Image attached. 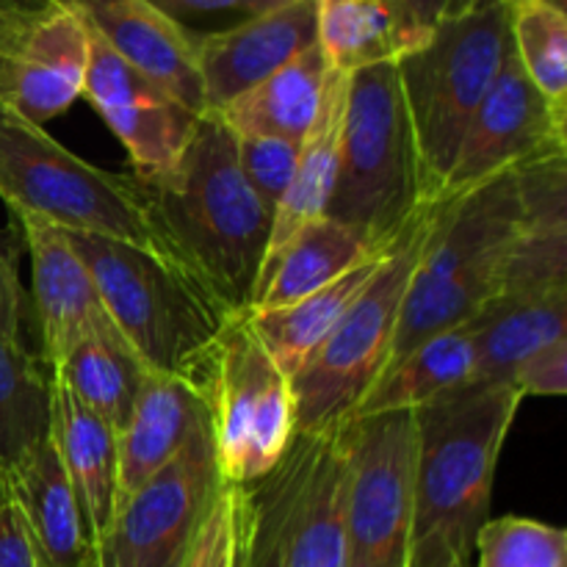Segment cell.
I'll use <instances>...</instances> for the list:
<instances>
[{
	"label": "cell",
	"mask_w": 567,
	"mask_h": 567,
	"mask_svg": "<svg viewBox=\"0 0 567 567\" xmlns=\"http://www.w3.org/2000/svg\"><path fill=\"white\" fill-rule=\"evenodd\" d=\"M136 183L166 264L227 316L247 313L275 214L244 181L230 127L203 114L177 164Z\"/></svg>",
	"instance_id": "6da1fadb"
},
{
	"label": "cell",
	"mask_w": 567,
	"mask_h": 567,
	"mask_svg": "<svg viewBox=\"0 0 567 567\" xmlns=\"http://www.w3.org/2000/svg\"><path fill=\"white\" fill-rule=\"evenodd\" d=\"M520 396L513 385H468L415 410L410 567L474 563L491 520L493 480Z\"/></svg>",
	"instance_id": "7a4b0ae2"
},
{
	"label": "cell",
	"mask_w": 567,
	"mask_h": 567,
	"mask_svg": "<svg viewBox=\"0 0 567 567\" xmlns=\"http://www.w3.org/2000/svg\"><path fill=\"white\" fill-rule=\"evenodd\" d=\"M435 205V225L410 277L388 365L435 332L474 321L502 293L526 219L520 169Z\"/></svg>",
	"instance_id": "3957f363"
},
{
	"label": "cell",
	"mask_w": 567,
	"mask_h": 567,
	"mask_svg": "<svg viewBox=\"0 0 567 567\" xmlns=\"http://www.w3.org/2000/svg\"><path fill=\"white\" fill-rule=\"evenodd\" d=\"M509 55L507 0H480L468 14L441 25L424 44L396 59L424 203L441 199L465 127Z\"/></svg>",
	"instance_id": "277c9868"
},
{
	"label": "cell",
	"mask_w": 567,
	"mask_h": 567,
	"mask_svg": "<svg viewBox=\"0 0 567 567\" xmlns=\"http://www.w3.org/2000/svg\"><path fill=\"white\" fill-rule=\"evenodd\" d=\"M66 233V230H64ZM92 271L105 316L153 374L197 380L227 316L158 255L89 233H66Z\"/></svg>",
	"instance_id": "5b68a950"
},
{
	"label": "cell",
	"mask_w": 567,
	"mask_h": 567,
	"mask_svg": "<svg viewBox=\"0 0 567 567\" xmlns=\"http://www.w3.org/2000/svg\"><path fill=\"white\" fill-rule=\"evenodd\" d=\"M424 205L419 153L396 61L352 72L336 192L327 216L391 247Z\"/></svg>",
	"instance_id": "8992f818"
},
{
	"label": "cell",
	"mask_w": 567,
	"mask_h": 567,
	"mask_svg": "<svg viewBox=\"0 0 567 567\" xmlns=\"http://www.w3.org/2000/svg\"><path fill=\"white\" fill-rule=\"evenodd\" d=\"M0 197L11 216H33L66 233L116 238L161 255L142 188L100 169L44 127L0 109Z\"/></svg>",
	"instance_id": "52a82bcc"
},
{
	"label": "cell",
	"mask_w": 567,
	"mask_h": 567,
	"mask_svg": "<svg viewBox=\"0 0 567 567\" xmlns=\"http://www.w3.org/2000/svg\"><path fill=\"white\" fill-rule=\"evenodd\" d=\"M244 493V567H343L347 424L297 432Z\"/></svg>",
	"instance_id": "ba28073f"
},
{
	"label": "cell",
	"mask_w": 567,
	"mask_h": 567,
	"mask_svg": "<svg viewBox=\"0 0 567 567\" xmlns=\"http://www.w3.org/2000/svg\"><path fill=\"white\" fill-rule=\"evenodd\" d=\"M435 214L437 205L426 203L410 219L365 291L291 377L297 432L347 424L365 391L380 380L391 360L404 293L435 225Z\"/></svg>",
	"instance_id": "9c48e42d"
},
{
	"label": "cell",
	"mask_w": 567,
	"mask_h": 567,
	"mask_svg": "<svg viewBox=\"0 0 567 567\" xmlns=\"http://www.w3.org/2000/svg\"><path fill=\"white\" fill-rule=\"evenodd\" d=\"M216 465L227 487H249L282 460L297 435L291 377L275 363L247 316L227 321L197 377Z\"/></svg>",
	"instance_id": "30bf717a"
},
{
	"label": "cell",
	"mask_w": 567,
	"mask_h": 567,
	"mask_svg": "<svg viewBox=\"0 0 567 567\" xmlns=\"http://www.w3.org/2000/svg\"><path fill=\"white\" fill-rule=\"evenodd\" d=\"M413 413L347 421L343 567H410Z\"/></svg>",
	"instance_id": "8fae6325"
},
{
	"label": "cell",
	"mask_w": 567,
	"mask_h": 567,
	"mask_svg": "<svg viewBox=\"0 0 567 567\" xmlns=\"http://www.w3.org/2000/svg\"><path fill=\"white\" fill-rule=\"evenodd\" d=\"M225 487L205 415L181 454L122 498L94 567H183Z\"/></svg>",
	"instance_id": "7c38bea8"
},
{
	"label": "cell",
	"mask_w": 567,
	"mask_h": 567,
	"mask_svg": "<svg viewBox=\"0 0 567 567\" xmlns=\"http://www.w3.org/2000/svg\"><path fill=\"white\" fill-rule=\"evenodd\" d=\"M559 153H567V114L532 86L513 53L465 127L441 199L468 194L504 172Z\"/></svg>",
	"instance_id": "4fadbf2b"
},
{
	"label": "cell",
	"mask_w": 567,
	"mask_h": 567,
	"mask_svg": "<svg viewBox=\"0 0 567 567\" xmlns=\"http://www.w3.org/2000/svg\"><path fill=\"white\" fill-rule=\"evenodd\" d=\"M83 97L120 138L136 181L169 172L197 131L199 114L120 59L92 31Z\"/></svg>",
	"instance_id": "5bb4252c"
},
{
	"label": "cell",
	"mask_w": 567,
	"mask_h": 567,
	"mask_svg": "<svg viewBox=\"0 0 567 567\" xmlns=\"http://www.w3.org/2000/svg\"><path fill=\"white\" fill-rule=\"evenodd\" d=\"M86 66L89 28L61 0L0 44V109L42 127L83 97Z\"/></svg>",
	"instance_id": "9a60e30c"
},
{
	"label": "cell",
	"mask_w": 567,
	"mask_h": 567,
	"mask_svg": "<svg viewBox=\"0 0 567 567\" xmlns=\"http://www.w3.org/2000/svg\"><path fill=\"white\" fill-rule=\"evenodd\" d=\"M316 44V0H286L230 28L197 33L194 59L205 111H219Z\"/></svg>",
	"instance_id": "2e32d148"
},
{
	"label": "cell",
	"mask_w": 567,
	"mask_h": 567,
	"mask_svg": "<svg viewBox=\"0 0 567 567\" xmlns=\"http://www.w3.org/2000/svg\"><path fill=\"white\" fill-rule=\"evenodd\" d=\"M120 59L158 83L194 114L205 111L194 39L188 25L172 20L153 0H64Z\"/></svg>",
	"instance_id": "e0dca14e"
},
{
	"label": "cell",
	"mask_w": 567,
	"mask_h": 567,
	"mask_svg": "<svg viewBox=\"0 0 567 567\" xmlns=\"http://www.w3.org/2000/svg\"><path fill=\"white\" fill-rule=\"evenodd\" d=\"M31 255L33 308H37L42 358L50 369L61 363L94 327L103 324V299L70 236L33 216H14Z\"/></svg>",
	"instance_id": "ac0fdd59"
},
{
	"label": "cell",
	"mask_w": 567,
	"mask_h": 567,
	"mask_svg": "<svg viewBox=\"0 0 567 567\" xmlns=\"http://www.w3.org/2000/svg\"><path fill=\"white\" fill-rule=\"evenodd\" d=\"M50 441L64 463L92 546L97 548L120 507V437L50 380Z\"/></svg>",
	"instance_id": "d6986e66"
},
{
	"label": "cell",
	"mask_w": 567,
	"mask_h": 567,
	"mask_svg": "<svg viewBox=\"0 0 567 567\" xmlns=\"http://www.w3.org/2000/svg\"><path fill=\"white\" fill-rule=\"evenodd\" d=\"M203 388L192 377L150 371L120 437V502L153 480L205 419Z\"/></svg>",
	"instance_id": "ffe728a7"
},
{
	"label": "cell",
	"mask_w": 567,
	"mask_h": 567,
	"mask_svg": "<svg viewBox=\"0 0 567 567\" xmlns=\"http://www.w3.org/2000/svg\"><path fill=\"white\" fill-rule=\"evenodd\" d=\"M9 498L20 509L44 567H94L81 504L50 435L11 474Z\"/></svg>",
	"instance_id": "44dd1931"
},
{
	"label": "cell",
	"mask_w": 567,
	"mask_h": 567,
	"mask_svg": "<svg viewBox=\"0 0 567 567\" xmlns=\"http://www.w3.org/2000/svg\"><path fill=\"white\" fill-rule=\"evenodd\" d=\"M480 352L468 324L435 332L393 360L380 380L365 391L349 421L385 413H415L426 404L476 385Z\"/></svg>",
	"instance_id": "7402d4cb"
},
{
	"label": "cell",
	"mask_w": 567,
	"mask_h": 567,
	"mask_svg": "<svg viewBox=\"0 0 567 567\" xmlns=\"http://www.w3.org/2000/svg\"><path fill=\"white\" fill-rule=\"evenodd\" d=\"M385 249L354 227L319 216L293 233L277 258L260 271L249 310L286 308L299 302Z\"/></svg>",
	"instance_id": "603a6c76"
},
{
	"label": "cell",
	"mask_w": 567,
	"mask_h": 567,
	"mask_svg": "<svg viewBox=\"0 0 567 567\" xmlns=\"http://www.w3.org/2000/svg\"><path fill=\"white\" fill-rule=\"evenodd\" d=\"M332 78L336 70L327 55L319 44H310L275 75L208 114L219 116L233 133H258L302 144L319 120Z\"/></svg>",
	"instance_id": "cb8c5ba5"
},
{
	"label": "cell",
	"mask_w": 567,
	"mask_h": 567,
	"mask_svg": "<svg viewBox=\"0 0 567 567\" xmlns=\"http://www.w3.org/2000/svg\"><path fill=\"white\" fill-rule=\"evenodd\" d=\"M476 385H509L532 352L567 336V291L498 293L474 321Z\"/></svg>",
	"instance_id": "d4e9b609"
},
{
	"label": "cell",
	"mask_w": 567,
	"mask_h": 567,
	"mask_svg": "<svg viewBox=\"0 0 567 567\" xmlns=\"http://www.w3.org/2000/svg\"><path fill=\"white\" fill-rule=\"evenodd\" d=\"M347 83L349 75L336 72L324 105H321L319 120H316L313 131L299 147L297 169H293L291 183H288L286 194H282L275 208L269 247H266L260 271L277 258V252L286 247L293 233H299L319 216H327L338 177V153H341L343 114H347Z\"/></svg>",
	"instance_id": "484cf974"
},
{
	"label": "cell",
	"mask_w": 567,
	"mask_h": 567,
	"mask_svg": "<svg viewBox=\"0 0 567 567\" xmlns=\"http://www.w3.org/2000/svg\"><path fill=\"white\" fill-rule=\"evenodd\" d=\"M50 380L64 388L89 413L103 419L120 435L131 419L133 402L147 380V365L127 347L109 319L94 327L55 369Z\"/></svg>",
	"instance_id": "4316f807"
},
{
	"label": "cell",
	"mask_w": 567,
	"mask_h": 567,
	"mask_svg": "<svg viewBox=\"0 0 567 567\" xmlns=\"http://www.w3.org/2000/svg\"><path fill=\"white\" fill-rule=\"evenodd\" d=\"M393 247V244H391ZM388 247V249H391ZM385 249V252H388ZM385 252L374 255V258L363 260L360 266L349 269L330 286L319 288V291L308 293L299 302L286 305V308L271 310H247V321L260 338L275 363L286 371L288 377L297 374L305 365V360L316 352L321 341L332 332V327L347 316L354 299L365 291L374 271L380 269Z\"/></svg>",
	"instance_id": "83f0119b"
},
{
	"label": "cell",
	"mask_w": 567,
	"mask_h": 567,
	"mask_svg": "<svg viewBox=\"0 0 567 567\" xmlns=\"http://www.w3.org/2000/svg\"><path fill=\"white\" fill-rule=\"evenodd\" d=\"M50 435V377L22 343L0 336V496L22 460Z\"/></svg>",
	"instance_id": "f1b7e54d"
},
{
	"label": "cell",
	"mask_w": 567,
	"mask_h": 567,
	"mask_svg": "<svg viewBox=\"0 0 567 567\" xmlns=\"http://www.w3.org/2000/svg\"><path fill=\"white\" fill-rule=\"evenodd\" d=\"M316 44L343 75L402 55L388 0H316Z\"/></svg>",
	"instance_id": "f546056e"
},
{
	"label": "cell",
	"mask_w": 567,
	"mask_h": 567,
	"mask_svg": "<svg viewBox=\"0 0 567 567\" xmlns=\"http://www.w3.org/2000/svg\"><path fill=\"white\" fill-rule=\"evenodd\" d=\"M509 39L532 86L567 114V11L548 0H509Z\"/></svg>",
	"instance_id": "4dcf8cb0"
},
{
	"label": "cell",
	"mask_w": 567,
	"mask_h": 567,
	"mask_svg": "<svg viewBox=\"0 0 567 567\" xmlns=\"http://www.w3.org/2000/svg\"><path fill=\"white\" fill-rule=\"evenodd\" d=\"M474 567H567V532L520 515H502L482 526Z\"/></svg>",
	"instance_id": "1f68e13d"
},
{
	"label": "cell",
	"mask_w": 567,
	"mask_h": 567,
	"mask_svg": "<svg viewBox=\"0 0 567 567\" xmlns=\"http://www.w3.org/2000/svg\"><path fill=\"white\" fill-rule=\"evenodd\" d=\"M233 142H236V161L244 181L264 199L266 208L275 214L277 203L282 199L293 177V169H297L302 144L277 136H258V133H233Z\"/></svg>",
	"instance_id": "d6a6232c"
},
{
	"label": "cell",
	"mask_w": 567,
	"mask_h": 567,
	"mask_svg": "<svg viewBox=\"0 0 567 567\" xmlns=\"http://www.w3.org/2000/svg\"><path fill=\"white\" fill-rule=\"evenodd\" d=\"M241 487H225L199 529L197 543L183 567H233L241 540Z\"/></svg>",
	"instance_id": "836d02e7"
},
{
	"label": "cell",
	"mask_w": 567,
	"mask_h": 567,
	"mask_svg": "<svg viewBox=\"0 0 567 567\" xmlns=\"http://www.w3.org/2000/svg\"><path fill=\"white\" fill-rule=\"evenodd\" d=\"M396 20L402 55L424 44L432 33L446 22L468 14L480 6V0H388Z\"/></svg>",
	"instance_id": "e575fe53"
},
{
	"label": "cell",
	"mask_w": 567,
	"mask_h": 567,
	"mask_svg": "<svg viewBox=\"0 0 567 567\" xmlns=\"http://www.w3.org/2000/svg\"><path fill=\"white\" fill-rule=\"evenodd\" d=\"M509 385L520 396H565L567 393V336L532 352L515 369Z\"/></svg>",
	"instance_id": "d590c367"
},
{
	"label": "cell",
	"mask_w": 567,
	"mask_h": 567,
	"mask_svg": "<svg viewBox=\"0 0 567 567\" xmlns=\"http://www.w3.org/2000/svg\"><path fill=\"white\" fill-rule=\"evenodd\" d=\"M28 299L17 275V255L0 233V336L25 347Z\"/></svg>",
	"instance_id": "8d00e7d4"
},
{
	"label": "cell",
	"mask_w": 567,
	"mask_h": 567,
	"mask_svg": "<svg viewBox=\"0 0 567 567\" xmlns=\"http://www.w3.org/2000/svg\"><path fill=\"white\" fill-rule=\"evenodd\" d=\"M153 3L183 25L188 17H238L241 22L247 17L277 9L286 0H153Z\"/></svg>",
	"instance_id": "74e56055"
},
{
	"label": "cell",
	"mask_w": 567,
	"mask_h": 567,
	"mask_svg": "<svg viewBox=\"0 0 567 567\" xmlns=\"http://www.w3.org/2000/svg\"><path fill=\"white\" fill-rule=\"evenodd\" d=\"M0 567H44L11 498L0 502Z\"/></svg>",
	"instance_id": "f35d334b"
},
{
	"label": "cell",
	"mask_w": 567,
	"mask_h": 567,
	"mask_svg": "<svg viewBox=\"0 0 567 567\" xmlns=\"http://www.w3.org/2000/svg\"><path fill=\"white\" fill-rule=\"evenodd\" d=\"M59 3L61 0H0V44L9 42L22 28H28Z\"/></svg>",
	"instance_id": "ab89813d"
},
{
	"label": "cell",
	"mask_w": 567,
	"mask_h": 567,
	"mask_svg": "<svg viewBox=\"0 0 567 567\" xmlns=\"http://www.w3.org/2000/svg\"><path fill=\"white\" fill-rule=\"evenodd\" d=\"M241 520H244V513H241ZM233 567H244V543L238 540V551H236V565Z\"/></svg>",
	"instance_id": "60d3db41"
},
{
	"label": "cell",
	"mask_w": 567,
	"mask_h": 567,
	"mask_svg": "<svg viewBox=\"0 0 567 567\" xmlns=\"http://www.w3.org/2000/svg\"><path fill=\"white\" fill-rule=\"evenodd\" d=\"M457 567H474V563H471V565H457Z\"/></svg>",
	"instance_id": "b9f144b4"
},
{
	"label": "cell",
	"mask_w": 567,
	"mask_h": 567,
	"mask_svg": "<svg viewBox=\"0 0 567 567\" xmlns=\"http://www.w3.org/2000/svg\"><path fill=\"white\" fill-rule=\"evenodd\" d=\"M0 502H3V496H0Z\"/></svg>",
	"instance_id": "7bdbcfd3"
},
{
	"label": "cell",
	"mask_w": 567,
	"mask_h": 567,
	"mask_svg": "<svg viewBox=\"0 0 567 567\" xmlns=\"http://www.w3.org/2000/svg\"><path fill=\"white\" fill-rule=\"evenodd\" d=\"M507 3H509V0H507Z\"/></svg>",
	"instance_id": "ee69618b"
}]
</instances>
